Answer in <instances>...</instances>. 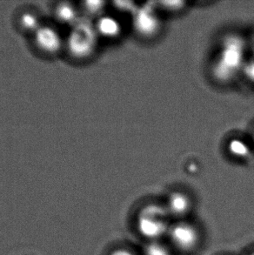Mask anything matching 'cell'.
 Here are the masks:
<instances>
[{
	"label": "cell",
	"instance_id": "cell-1",
	"mask_svg": "<svg viewBox=\"0 0 254 255\" xmlns=\"http://www.w3.org/2000/svg\"><path fill=\"white\" fill-rule=\"evenodd\" d=\"M172 220L163 201H148L134 211L131 227L142 242L165 240Z\"/></svg>",
	"mask_w": 254,
	"mask_h": 255
},
{
	"label": "cell",
	"instance_id": "cell-2",
	"mask_svg": "<svg viewBox=\"0 0 254 255\" xmlns=\"http://www.w3.org/2000/svg\"><path fill=\"white\" fill-rule=\"evenodd\" d=\"M247 43L239 35H229L224 38L212 67L215 80L221 84L229 83L244 71L246 67Z\"/></svg>",
	"mask_w": 254,
	"mask_h": 255
},
{
	"label": "cell",
	"instance_id": "cell-3",
	"mask_svg": "<svg viewBox=\"0 0 254 255\" xmlns=\"http://www.w3.org/2000/svg\"><path fill=\"white\" fill-rule=\"evenodd\" d=\"M165 241L176 255H195L205 245L206 231L195 217L174 221Z\"/></svg>",
	"mask_w": 254,
	"mask_h": 255
},
{
	"label": "cell",
	"instance_id": "cell-4",
	"mask_svg": "<svg viewBox=\"0 0 254 255\" xmlns=\"http://www.w3.org/2000/svg\"><path fill=\"white\" fill-rule=\"evenodd\" d=\"M98 38L94 24L88 20H79L72 25L65 46L73 58L87 59L95 51Z\"/></svg>",
	"mask_w": 254,
	"mask_h": 255
},
{
	"label": "cell",
	"instance_id": "cell-5",
	"mask_svg": "<svg viewBox=\"0 0 254 255\" xmlns=\"http://www.w3.org/2000/svg\"><path fill=\"white\" fill-rule=\"evenodd\" d=\"M172 221L194 218L196 201L191 193L184 190H172L163 200Z\"/></svg>",
	"mask_w": 254,
	"mask_h": 255
},
{
	"label": "cell",
	"instance_id": "cell-6",
	"mask_svg": "<svg viewBox=\"0 0 254 255\" xmlns=\"http://www.w3.org/2000/svg\"><path fill=\"white\" fill-rule=\"evenodd\" d=\"M132 25L137 35L151 38L157 36L161 30V20L153 7H143L133 14Z\"/></svg>",
	"mask_w": 254,
	"mask_h": 255
},
{
	"label": "cell",
	"instance_id": "cell-7",
	"mask_svg": "<svg viewBox=\"0 0 254 255\" xmlns=\"http://www.w3.org/2000/svg\"><path fill=\"white\" fill-rule=\"evenodd\" d=\"M35 45L46 55H55L63 48L62 38L54 28L42 25L34 33Z\"/></svg>",
	"mask_w": 254,
	"mask_h": 255
},
{
	"label": "cell",
	"instance_id": "cell-8",
	"mask_svg": "<svg viewBox=\"0 0 254 255\" xmlns=\"http://www.w3.org/2000/svg\"><path fill=\"white\" fill-rule=\"evenodd\" d=\"M97 34L101 38L115 39L122 33V25L116 17L110 15H102L94 24Z\"/></svg>",
	"mask_w": 254,
	"mask_h": 255
},
{
	"label": "cell",
	"instance_id": "cell-9",
	"mask_svg": "<svg viewBox=\"0 0 254 255\" xmlns=\"http://www.w3.org/2000/svg\"><path fill=\"white\" fill-rule=\"evenodd\" d=\"M138 249L141 255H176L165 240L142 242Z\"/></svg>",
	"mask_w": 254,
	"mask_h": 255
},
{
	"label": "cell",
	"instance_id": "cell-10",
	"mask_svg": "<svg viewBox=\"0 0 254 255\" xmlns=\"http://www.w3.org/2000/svg\"><path fill=\"white\" fill-rule=\"evenodd\" d=\"M55 17L61 24H74L79 20V12L75 7L69 3L58 4L55 9Z\"/></svg>",
	"mask_w": 254,
	"mask_h": 255
},
{
	"label": "cell",
	"instance_id": "cell-11",
	"mask_svg": "<svg viewBox=\"0 0 254 255\" xmlns=\"http://www.w3.org/2000/svg\"><path fill=\"white\" fill-rule=\"evenodd\" d=\"M227 151L236 159H246L251 153V147L241 138H233L227 145Z\"/></svg>",
	"mask_w": 254,
	"mask_h": 255
},
{
	"label": "cell",
	"instance_id": "cell-12",
	"mask_svg": "<svg viewBox=\"0 0 254 255\" xmlns=\"http://www.w3.org/2000/svg\"><path fill=\"white\" fill-rule=\"evenodd\" d=\"M18 24L23 31L32 33H35L42 26L38 15L29 11L21 15L18 19Z\"/></svg>",
	"mask_w": 254,
	"mask_h": 255
},
{
	"label": "cell",
	"instance_id": "cell-13",
	"mask_svg": "<svg viewBox=\"0 0 254 255\" xmlns=\"http://www.w3.org/2000/svg\"><path fill=\"white\" fill-rule=\"evenodd\" d=\"M104 255H141L139 249L127 243H115L110 246Z\"/></svg>",
	"mask_w": 254,
	"mask_h": 255
},
{
	"label": "cell",
	"instance_id": "cell-14",
	"mask_svg": "<svg viewBox=\"0 0 254 255\" xmlns=\"http://www.w3.org/2000/svg\"><path fill=\"white\" fill-rule=\"evenodd\" d=\"M83 4H84L83 8L86 11V15H88V16L99 15L100 17L103 15V10L105 8L104 2H98V1L85 2Z\"/></svg>",
	"mask_w": 254,
	"mask_h": 255
},
{
	"label": "cell",
	"instance_id": "cell-15",
	"mask_svg": "<svg viewBox=\"0 0 254 255\" xmlns=\"http://www.w3.org/2000/svg\"><path fill=\"white\" fill-rule=\"evenodd\" d=\"M244 255H254V247H253L252 249H249L247 252L245 253Z\"/></svg>",
	"mask_w": 254,
	"mask_h": 255
},
{
	"label": "cell",
	"instance_id": "cell-16",
	"mask_svg": "<svg viewBox=\"0 0 254 255\" xmlns=\"http://www.w3.org/2000/svg\"><path fill=\"white\" fill-rule=\"evenodd\" d=\"M253 53H254V42H253Z\"/></svg>",
	"mask_w": 254,
	"mask_h": 255
},
{
	"label": "cell",
	"instance_id": "cell-17",
	"mask_svg": "<svg viewBox=\"0 0 254 255\" xmlns=\"http://www.w3.org/2000/svg\"></svg>",
	"mask_w": 254,
	"mask_h": 255
}]
</instances>
